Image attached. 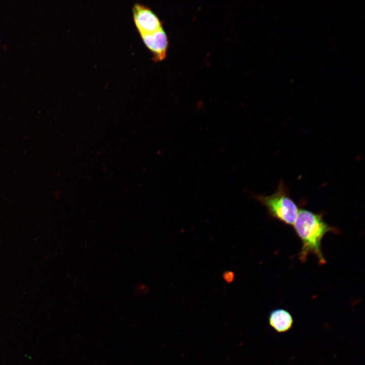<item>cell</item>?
<instances>
[{"label": "cell", "mask_w": 365, "mask_h": 365, "mask_svg": "<svg viewBox=\"0 0 365 365\" xmlns=\"http://www.w3.org/2000/svg\"><path fill=\"white\" fill-rule=\"evenodd\" d=\"M323 216L322 213H316L305 209H301L298 212L293 226L302 242L298 257L303 263L306 261L310 253L316 256L319 264L324 265L326 263L321 250L322 240L327 233L337 234L339 231L327 224Z\"/></svg>", "instance_id": "obj_1"}, {"label": "cell", "mask_w": 365, "mask_h": 365, "mask_svg": "<svg viewBox=\"0 0 365 365\" xmlns=\"http://www.w3.org/2000/svg\"><path fill=\"white\" fill-rule=\"evenodd\" d=\"M254 198L267 208L271 218L285 225L293 226L299 209L290 197L288 188L283 181L279 182L276 191L271 195H258Z\"/></svg>", "instance_id": "obj_2"}, {"label": "cell", "mask_w": 365, "mask_h": 365, "mask_svg": "<svg viewBox=\"0 0 365 365\" xmlns=\"http://www.w3.org/2000/svg\"><path fill=\"white\" fill-rule=\"evenodd\" d=\"M134 22L139 34L154 32L163 27L162 21L149 7L136 3L132 7Z\"/></svg>", "instance_id": "obj_3"}, {"label": "cell", "mask_w": 365, "mask_h": 365, "mask_svg": "<svg viewBox=\"0 0 365 365\" xmlns=\"http://www.w3.org/2000/svg\"><path fill=\"white\" fill-rule=\"evenodd\" d=\"M147 48L153 54L155 62L163 60L166 57L168 39L163 27L154 32L140 34Z\"/></svg>", "instance_id": "obj_4"}, {"label": "cell", "mask_w": 365, "mask_h": 365, "mask_svg": "<svg viewBox=\"0 0 365 365\" xmlns=\"http://www.w3.org/2000/svg\"><path fill=\"white\" fill-rule=\"evenodd\" d=\"M270 326L278 333L288 331L293 325V318L287 310L278 308L271 311L269 316Z\"/></svg>", "instance_id": "obj_5"}, {"label": "cell", "mask_w": 365, "mask_h": 365, "mask_svg": "<svg viewBox=\"0 0 365 365\" xmlns=\"http://www.w3.org/2000/svg\"><path fill=\"white\" fill-rule=\"evenodd\" d=\"M234 274L232 272H228L224 274V278L227 282H231L234 278Z\"/></svg>", "instance_id": "obj_6"}]
</instances>
